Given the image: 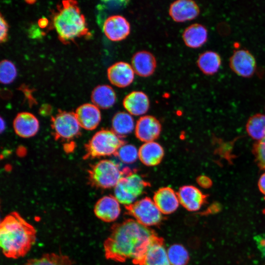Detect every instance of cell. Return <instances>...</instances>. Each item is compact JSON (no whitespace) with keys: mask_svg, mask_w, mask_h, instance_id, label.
Masks as SVG:
<instances>
[{"mask_svg":"<svg viewBox=\"0 0 265 265\" xmlns=\"http://www.w3.org/2000/svg\"><path fill=\"white\" fill-rule=\"evenodd\" d=\"M52 128L56 138L71 139L79 135L80 126L75 113L62 111L52 118Z\"/></svg>","mask_w":265,"mask_h":265,"instance_id":"obj_8","label":"cell"},{"mask_svg":"<svg viewBox=\"0 0 265 265\" xmlns=\"http://www.w3.org/2000/svg\"><path fill=\"white\" fill-rule=\"evenodd\" d=\"M94 212L100 220L106 222H113L120 215V203L114 196H104L96 203Z\"/></svg>","mask_w":265,"mask_h":265,"instance_id":"obj_14","label":"cell"},{"mask_svg":"<svg viewBox=\"0 0 265 265\" xmlns=\"http://www.w3.org/2000/svg\"><path fill=\"white\" fill-rule=\"evenodd\" d=\"M134 130L136 137L145 143L154 141L159 137L161 126L154 116L144 115L137 121Z\"/></svg>","mask_w":265,"mask_h":265,"instance_id":"obj_13","label":"cell"},{"mask_svg":"<svg viewBox=\"0 0 265 265\" xmlns=\"http://www.w3.org/2000/svg\"><path fill=\"white\" fill-rule=\"evenodd\" d=\"M254 150L258 164L262 168L265 169V137L256 144Z\"/></svg>","mask_w":265,"mask_h":265,"instance_id":"obj_32","label":"cell"},{"mask_svg":"<svg viewBox=\"0 0 265 265\" xmlns=\"http://www.w3.org/2000/svg\"><path fill=\"white\" fill-rule=\"evenodd\" d=\"M200 12L197 3L192 0H177L172 2L168 13L171 19L177 23H183L196 18Z\"/></svg>","mask_w":265,"mask_h":265,"instance_id":"obj_12","label":"cell"},{"mask_svg":"<svg viewBox=\"0 0 265 265\" xmlns=\"http://www.w3.org/2000/svg\"><path fill=\"white\" fill-rule=\"evenodd\" d=\"M254 239L258 248L265 259V235L255 236Z\"/></svg>","mask_w":265,"mask_h":265,"instance_id":"obj_34","label":"cell"},{"mask_svg":"<svg viewBox=\"0 0 265 265\" xmlns=\"http://www.w3.org/2000/svg\"><path fill=\"white\" fill-rule=\"evenodd\" d=\"M137 265H171L167 257L163 239L161 238L150 246Z\"/></svg>","mask_w":265,"mask_h":265,"instance_id":"obj_23","label":"cell"},{"mask_svg":"<svg viewBox=\"0 0 265 265\" xmlns=\"http://www.w3.org/2000/svg\"><path fill=\"white\" fill-rule=\"evenodd\" d=\"M155 55L147 51H140L134 53L131 59V65L135 74L147 78L152 76L157 68Z\"/></svg>","mask_w":265,"mask_h":265,"instance_id":"obj_16","label":"cell"},{"mask_svg":"<svg viewBox=\"0 0 265 265\" xmlns=\"http://www.w3.org/2000/svg\"><path fill=\"white\" fill-rule=\"evenodd\" d=\"M182 39L186 47L192 49L199 48L207 42L208 31L203 25L194 23L185 29Z\"/></svg>","mask_w":265,"mask_h":265,"instance_id":"obj_21","label":"cell"},{"mask_svg":"<svg viewBox=\"0 0 265 265\" xmlns=\"http://www.w3.org/2000/svg\"><path fill=\"white\" fill-rule=\"evenodd\" d=\"M75 113L80 127L86 130L95 129L101 120L100 108L93 103L80 106Z\"/></svg>","mask_w":265,"mask_h":265,"instance_id":"obj_18","label":"cell"},{"mask_svg":"<svg viewBox=\"0 0 265 265\" xmlns=\"http://www.w3.org/2000/svg\"><path fill=\"white\" fill-rule=\"evenodd\" d=\"M134 71L131 64L125 61L117 62L108 67L107 77L110 82L119 88H125L134 80Z\"/></svg>","mask_w":265,"mask_h":265,"instance_id":"obj_11","label":"cell"},{"mask_svg":"<svg viewBox=\"0 0 265 265\" xmlns=\"http://www.w3.org/2000/svg\"><path fill=\"white\" fill-rule=\"evenodd\" d=\"M125 144L123 137L112 130L103 129L96 132L85 145L84 158H96L114 155Z\"/></svg>","mask_w":265,"mask_h":265,"instance_id":"obj_5","label":"cell"},{"mask_svg":"<svg viewBox=\"0 0 265 265\" xmlns=\"http://www.w3.org/2000/svg\"><path fill=\"white\" fill-rule=\"evenodd\" d=\"M123 106L132 115H142L148 111L150 101L146 93L141 91H133L127 94L123 100Z\"/></svg>","mask_w":265,"mask_h":265,"instance_id":"obj_20","label":"cell"},{"mask_svg":"<svg viewBox=\"0 0 265 265\" xmlns=\"http://www.w3.org/2000/svg\"><path fill=\"white\" fill-rule=\"evenodd\" d=\"M164 155L162 147L155 141L145 142L138 149V158L144 165L153 166L161 161Z\"/></svg>","mask_w":265,"mask_h":265,"instance_id":"obj_22","label":"cell"},{"mask_svg":"<svg viewBox=\"0 0 265 265\" xmlns=\"http://www.w3.org/2000/svg\"><path fill=\"white\" fill-rule=\"evenodd\" d=\"M23 265H75L68 256L55 253H47L28 260Z\"/></svg>","mask_w":265,"mask_h":265,"instance_id":"obj_27","label":"cell"},{"mask_svg":"<svg viewBox=\"0 0 265 265\" xmlns=\"http://www.w3.org/2000/svg\"><path fill=\"white\" fill-rule=\"evenodd\" d=\"M0 40L1 42H4L7 37L8 26L5 20L0 16Z\"/></svg>","mask_w":265,"mask_h":265,"instance_id":"obj_33","label":"cell"},{"mask_svg":"<svg viewBox=\"0 0 265 265\" xmlns=\"http://www.w3.org/2000/svg\"><path fill=\"white\" fill-rule=\"evenodd\" d=\"M91 100L94 105L101 109H108L115 103L116 94L112 87L107 84L96 87L91 94Z\"/></svg>","mask_w":265,"mask_h":265,"instance_id":"obj_24","label":"cell"},{"mask_svg":"<svg viewBox=\"0 0 265 265\" xmlns=\"http://www.w3.org/2000/svg\"><path fill=\"white\" fill-rule=\"evenodd\" d=\"M160 238L148 227L129 219L112 226L104 243L105 255L107 259L119 262L131 259L137 265Z\"/></svg>","mask_w":265,"mask_h":265,"instance_id":"obj_1","label":"cell"},{"mask_svg":"<svg viewBox=\"0 0 265 265\" xmlns=\"http://www.w3.org/2000/svg\"><path fill=\"white\" fill-rule=\"evenodd\" d=\"M166 252L171 265H186L189 261L188 252L181 244H172L167 249Z\"/></svg>","mask_w":265,"mask_h":265,"instance_id":"obj_29","label":"cell"},{"mask_svg":"<svg viewBox=\"0 0 265 265\" xmlns=\"http://www.w3.org/2000/svg\"><path fill=\"white\" fill-rule=\"evenodd\" d=\"M17 76L15 65L10 61L3 60L0 64V80L1 83L7 84L12 82Z\"/></svg>","mask_w":265,"mask_h":265,"instance_id":"obj_31","label":"cell"},{"mask_svg":"<svg viewBox=\"0 0 265 265\" xmlns=\"http://www.w3.org/2000/svg\"><path fill=\"white\" fill-rule=\"evenodd\" d=\"M229 66L237 75L249 78L255 74L257 62L253 54L248 50H235L229 58Z\"/></svg>","mask_w":265,"mask_h":265,"instance_id":"obj_9","label":"cell"},{"mask_svg":"<svg viewBox=\"0 0 265 265\" xmlns=\"http://www.w3.org/2000/svg\"><path fill=\"white\" fill-rule=\"evenodd\" d=\"M180 203L187 210L191 212L200 209L206 200V196L195 186H184L177 193Z\"/></svg>","mask_w":265,"mask_h":265,"instance_id":"obj_15","label":"cell"},{"mask_svg":"<svg viewBox=\"0 0 265 265\" xmlns=\"http://www.w3.org/2000/svg\"><path fill=\"white\" fill-rule=\"evenodd\" d=\"M135 127L133 118L127 112H118L112 119V131L121 137L131 133L135 129Z\"/></svg>","mask_w":265,"mask_h":265,"instance_id":"obj_26","label":"cell"},{"mask_svg":"<svg viewBox=\"0 0 265 265\" xmlns=\"http://www.w3.org/2000/svg\"><path fill=\"white\" fill-rule=\"evenodd\" d=\"M0 132L4 131L5 128V123L2 117L0 118Z\"/></svg>","mask_w":265,"mask_h":265,"instance_id":"obj_37","label":"cell"},{"mask_svg":"<svg viewBox=\"0 0 265 265\" xmlns=\"http://www.w3.org/2000/svg\"><path fill=\"white\" fill-rule=\"evenodd\" d=\"M15 133L23 138L34 136L39 129V123L36 117L28 112L18 113L13 121Z\"/></svg>","mask_w":265,"mask_h":265,"instance_id":"obj_17","label":"cell"},{"mask_svg":"<svg viewBox=\"0 0 265 265\" xmlns=\"http://www.w3.org/2000/svg\"><path fill=\"white\" fill-rule=\"evenodd\" d=\"M258 186L261 192L265 196V172L261 176L259 180Z\"/></svg>","mask_w":265,"mask_h":265,"instance_id":"obj_36","label":"cell"},{"mask_svg":"<svg viewBox=\"0 0 265 265\" xmlns=\"http://www.w3.org/2000/svg\"><path fill=\"white\" fill-rule=\"evenodd\" d=\"M125 208L134 220L148 227L160 224L163 219L162 213L154 201L148 197L125 206Z\"/></svg>","mask_w":265,"mask_h":265,"instance_id":"obj_7","label":"cell"},{"mask_svg":"<svg viewBox=\"0 0 265 265\" xmlns=\"http://www.w3.org/2000/svg\"><path fill=\"white\" fill-rule=\"evenodd\" d=\"M53 20L54 27L59 38L70 41L87 32L84 17L77 4L73 1H64Z\"/></svg>","mask_w":265,"mask_h":265,"instance_id":"obj_3","label":"cell"},{"mask_svg":"<svg viewBox=\"0 0 265 265\" xmlns=\"http://www.w3.org/2000/svg\"><path fill=\"white\" fill-rule=\"evenodd\" d=\"M153 201L162 214H169L178 208L180 202L177 193L170 187H163L155 192Z\"/></svg>","mask_w":265,"mask_h":265,"instance_id":"obj_19","label":"cell"},{"mask_svg":"<svg viewBox=\"0 0 265 265\" xmlns=\"http://www.w3.org/2000/svg\"><path fill=\"white\" fill-rule=\"evenodd\" d=\"M248 134L252 138L260 141L265 137V115L259 113L250 117L246 125Z\"/></svg>","mask_w":265,"mask_h":265,"instance_id":"obj_28","label":"cell"},{"mask_svg":"<svg viewBox=\"0 0 265 265\" xmlns=\"http://www.w3.org/2000/svg\"><path fill=\"white\" fill-rule=\"evenodd\" d=\"M197 182L203 187L208 188L211 186V180L207 177L201 176L197 178Z\"/></svg>","mask_w":265,"mask_h":265,"instance_id":"obj_35","label":"cell"},{"mask_svg":"<svg viewBox=\"0 0 265 265\" xmlns=\"http://www.w3.org/2000/svg\"><path fill=\"white\" fill-rule=\"evenodd\" d=\"M196 64L202 73L211 76L219 71L221 66L222 59L217 53L213 51H206L199 55Z\"/></svg>","mask_w":265,"mask_h":265,"instance_id":"obj_25","label":"cell"},{"mask_svg":"<svg viewBox=\"0 0 265 265\" xmlns=\"http://www.w3.org/2000/svg\"><path fill=\"white\" fill-rule=\"evenodd\" d=\"M114 156L123 163H132L138 158V150L133 145L125 144Z\"/></svg>","mask_w":265,"mask_h":265,"instance_id":"obj_30","label":"cell"},{"mask_svg":"<svg viewBox=\"0 0 265 265\" xmlns=\"http://www.w3.org/2000/svg\"><path fill=\"white\" fill-rule=\"evenodd\" d=\"M35 228L18 212L6 215L0 225V244L3 255L8 258L18 259L25 256L34 244Z\"/></svg>","mask_w":265,"mask_h":265,"instance_id":"obj_2","label":"cell"},{"mask_svg":"<svg viewBox=\"0 0 265 265\" xmlns=\"http://www.w3.org/2000/svg\"><path fill=\"white\" fill-rule=\"evenodd\" d=\"M103 31L106 36L110 41H122L129 35L131 25L128 20L120 15L109 16L104 22Z\"/></svg>","mask_w":265,"mask_h":265,"instance_id":"obj_10","label":"cell"},{"mask_svg":"<svg viewBox=\"0 0 265 265\" xmlns=\"http://www.w3.org/2000/svg\"><path fill=\"white\" fill-rule=\"evenodd\" d=\"M131 173L129 168H121L113 161L103 159L90 168L88 179L92 186L107 189L114 187L122 177Z\"/></svg>","mask_w":265,"mask_h":265,"instance_id":"obj_4","label":"cell"},{"mask_svg":"<svg viewBox=\"0 0 265 265\" xmlns=\"http://www.w3.org/2000/svg\"><path fill=\"white\" fill-rule=\"evenodd\" d=\"M150 185L139 175L130 173L122 177L114 187V197L125 206L135 202L144 189Z\"/></svg>","mask_w":265,"mask_h":265,"instance_id":"obj_6","label":"cell"}]
</instances>
